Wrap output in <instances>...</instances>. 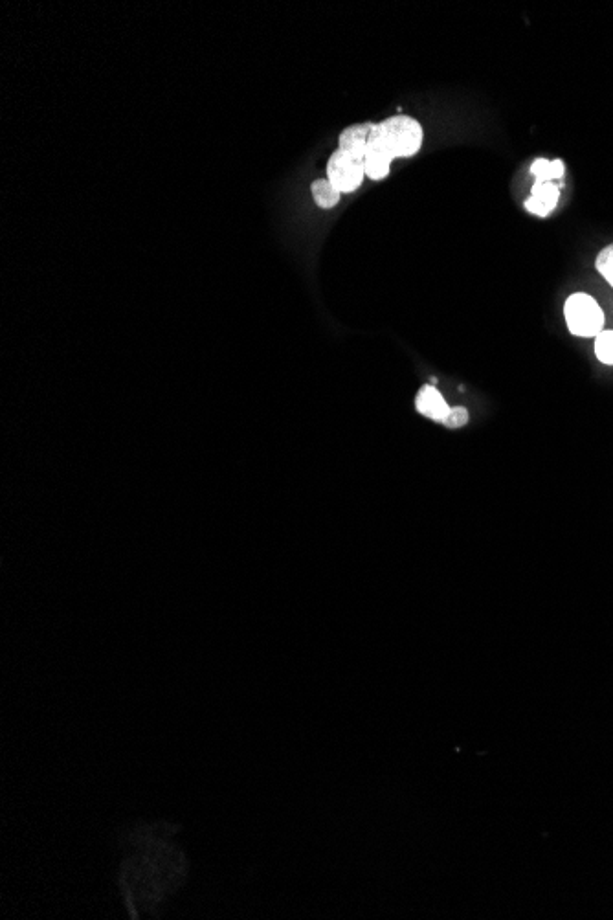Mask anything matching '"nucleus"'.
<instances>
[{"mask_svg": "<svg viewBox=\"0 0 613 920\" xmlns=\"http://www.w3.org/2000/svg\"><path fill=\"white\" fill-rule=\"evenodd\" d=\"M371 138L379 144L393 160L410 158L419 153L423 146V125L410 116H391L375 124Z\"/></svg>", "mask_w": 613, "mask_h": 920, "instance_id": "obj_1", "label": "nucleus"}, {"mask_svg": "<svg viewBox=\"0 0 613 920\" xmlns=\"http://www.w3.org/2000/svg\"><path fill=\"white\" fill-rule=\"evenodd\" d=\"M564 315L569 331L575 337H599V333H602L604 315L599 303L590 294H571L564 305Z\"/></svg>", "mask_w": 613, "mask_h": 920, "instance_id": "obj_2", "label": "nucleus"}, {"mask_svg": "<svg viewBox=\"0 0 613 920\" xmlns=\"http://www.w3.org/2000/svg\"><path fill=\"white\" fill-rule=\"evenodd\" d=\"M366 177L364 160L347 155L344 151L336 149L327 162V180L335 186L336 190L344 193L357 191Z\"/></svg>", "mask_w": 613, "mask_h": 920, "instance_id": "obj_3", "label": "nucleus"}, {"mask_svg": "<svg viewBox=\"0 0 613 920\" xmlns=\"http://www.w3.org/2000/svg\"><path fill=\"white\" fill-rule=\"evenodd\" d=\"M558 197H560V190H558L555 182H538L536 180L535 186L531 190V197L525 201V208H527V212H531L533 215L547 217L557 208Z\"/></svg>", "mask_w": 613, "mask_h": 920, "instance_id": "obj_4", "label": "nucleus"}, {"mask_svg": "<svg viewBox=\"0 0 613 920\" xmlns=\"http://www.w3.org/2000/svg\"><path fill=\"white\" fill-rule=\"evenodd\" d=\"M373 129H375V124H358L347 127L338 138V149L358 160H364Z\"/></svg>", "mask_w": 613, "mask_h": 920, "instance_id": "obj_5", "label": "nucleus"}, {"mask_svg": "<svg viewBox=\"0 0 613 920\" xmlns=\"http://www.w3.org/2000/svg\"><path fill=\"white\" fill-rule=\"evenodd\" d=\"M415 408L421 416L428 417L432 421H445V417L450 412V406L446 404L443 395L435 386H423L417 397H415Z\"/></svg>", "mask_w": 613, "mask_h": 920, "instance_id": "obj_6", "label": "nucleus"}, {"mask_svg": "<svg viewBox=\"0 0 613 920\" xmlns=\"http://www.w3.org/2000/svg\"><path fill=\"white\" fill-rule=\"evenodd\" d=\"M391 162L393 158L373 138H369L368 149L364 155L366 177L371 180L386 179L390 175Z\"/></svg>", "mask_w": 613, "mask_h": 920, "instance_id": "obj_7", "label": "nucleus"}, {"mask_svg": "<svg viewBox=\"0 0 613 920\" xmlns=\"http://www.w3.org/2000/svg\"><path fill=\"white\" fill-rule=\"evenodd\" d=\"M311 193H313L314 202L322 210L335 208L336 204L342 199V193L336 190L335 186L327 179L314 180L313 186H311Z\"/></svg>", "mask_w": 613, "mask_h": 920, "instance_id": "obj_8", "label": "nucleus"}, {"mask_svg": "<svg viewBox=\"0 0 613 920\" xmlns=\"http://www.w3.org/2000/svg\"><path fill=\"white\" fill-rule=\"evenodd\" d=\"M564 162L562 160H546L538 158L531 166V173L535 175L538 182H553V180L564 177Z\"/></svg>", "mask_w": 613, "mask_h": 920, "instance_id": "obj_9", "label": "nucleus"}, {"mask_svg": "<svg viewBox=\"0 0 613 920\" xmlns=\"http://www.w3.org/2000/svg\"><path fill=\"white\" fill-rule=\"evenodd\" d=\"M595 355L597 359L613 366V331H602L595 340Z\"/></svg>", "mask_w": 613, "mask_h": 920, "instance_id": "obj_10", "label": "nucleus"}, {"mask_svg": "<svg viewBox=\"0 0 613 920\" xmlns=\"http://www.w3.org/2000/svg\"><path fill=\"white\" fill-rule=\"evenodd\" d=\"M595 267L599 270L602 278L613 287V245L602 248L599 256H597V261H595Z\"/></svg>", "mask_w": 613, "mask_h": 920, "instance_id": "obj_11", "label": "nucleus"}, {"mask_svg": "<svg viewBox=\"0 0 613 920\" xmlns=\"http://www.w3.org/2000/svg\"><path fill=\"white\" fill-rule=\"evenodd\" d=\"M443 423H445L448 428L465 427V425L469 423V412H467V408H461V406L450 408V412H448V416L445 417Z\"/></svg>", "mask_w": 613, "mask_h": 920, "instance_id": "obj_12", "label": "nucleus"}]
</instances>
